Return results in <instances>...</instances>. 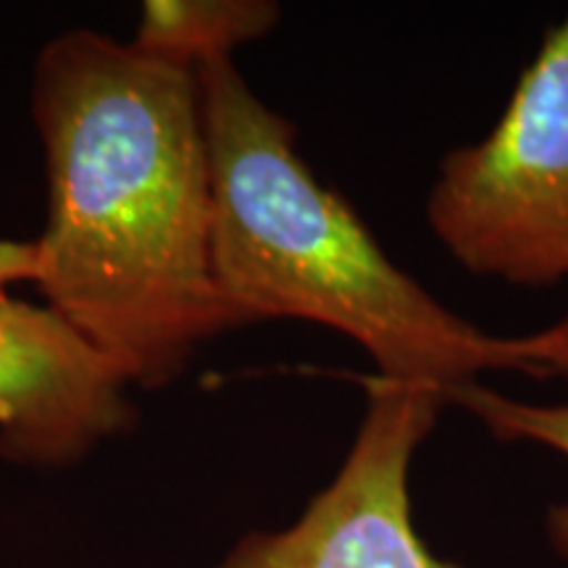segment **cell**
<instances>
[{"label":"cell","instance_id":"cell-1","mask_svg":"<svg viewBox=\"0 0 568 568\" xmlns=\"http://www.w3.org/2000/svg\"><path fill=\"white\" fill-rule=\"evenodd\" d=\"M32 113L51 201L40 293L130 385H169L237 329L213 280L197 69L69 30L38 55Z\"/></svg>","mask_w":568,"mask_h":568},{"label":"cell","instance_id":"cell-2","mask_svg":"<svg viewBox=\"0 0 568 568\" xmlns=\"http://www.w3.org/2000/svg\"><path fill=\"white\" fill-rule=\"evenodd\" d=\"M213 280L234 324L305 318L343 332L385 379L439 395L481 372L568 374V318L500 337L447 311L387 258L345 197L305 166L295 126L232 59L197 63Z\"/></svg>","mask_w":568,"mask_h":568},{"label":"cell","instance_id":"cell-3","mask_svg":"<svg viewBox=\"0 0 568 568\" xmlns=\"http://www.w3.org/2000/svg\"><path fill=\"white\" fill-rule=\"evenodd\" d=\"M432 232L460 266L518 287L568 276V13L550 27L500 122L439 163Z\"/></svg>","mask_w":568,"mask_h":568},{"label":"cell","instance_id":"cell-4","mask_svg":"<svg viewBox=\"0 0 568 568\" xmlns=\"http://www.w3.org/2000/svg\"><path fill=\"white\" fill-rule=\"evenodd\" d=\"M361 385L364 422L329 487L293 527L243 537L216 568H464L426 548L410 514V460L445 397L379 374Z\"/></svg>","mask_w":568,"mask_h":568},{"label":"cell","instance_id":"cell-5","mask_svg":"<svg viewBox=\"0 0 568 568\" xmlns=\"http://www.w3.org/2000/svg\"><path fill=\"white\" fill-rule=\"evenodd\" d=\"M130 379L51 305L0 287V456L69 466L134 424Z\"/></svg>","mask_w":568,"mask_h":568},{"label":"cell","instance_id":"cell-6","mask_svg":"<svg viewBox=\"0 0 568 568\" xmlns=\"http://www.w3.org/2000/svg\"><path fill=\"white\" fill-rule=\"evenodd\" d=\"M280 6L268 0H148L132 45L180 67L232 59L243 42L268 34Z\"/></svg>","mask_w":568,"mask_h":568},{"label":"cell","instance_id":"cell-7","mask_svg":"<svg viewBox=\"0 0 568 568\" xmlns=\"http://www.w3.org/2000/svg\"><path fill=\"white\" fill-rule=\"evenodd\" d=\"M445 406L468 410L495 437L527 439V443L552 447V450L568 458V403H564V406H537V403L497 395L493 389L471 382V385L450 389L445 395ZM548 535L552 548L568 560V503L550 508Z\"/></svg>","mask_w":568,"mask_h":568},{"label":"cell","instance_id":"cell-8","mask_svg":"<svg viewBox=\"0 0 568 568\" xmlns=\"http://www.w3.org/2000/svg\"><path fill=\"white\" fill-rule=\"evenodd\" d=\"M38 274V245L0 240V287L11 282H34Z\"/></svg>","mask_w":568,"mask_h":568}]
</instances>
